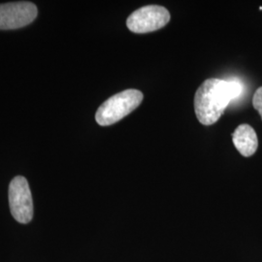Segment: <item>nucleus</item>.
<instances>
[{"instance_id": "1", "label": "nucleus", "mask_w": 262, "mask_h": 262, "mask_svg": "<svg viewBox=\"0 0 262 262\" xmlns=\"http://www.w3.org/2000/svg\"><path fill=\"white\" fill-rule=\"evenodd\" d=\"M242 94V84L237 81L207 79L194 95V111L204 125L217 122L231 100Z\"/></svg>"}, {"instance_id": "2", "label": "nucleus", "mask_w": 262, "mask_h": 262, "mask_svg": "<svg viewBox=\"0 0 262 262\" xmlns=\"http://www.w3.org/2000/svg\"><path fill=\"white\" fill-rule=\"evenodd\" d=\"M143 98L140 91L133 89L113 95L98 108L95 114L96 122L107 126L121 121L140 105Z\"/></svg>"}, {"instance_id": "3", "label": "nucleus", "mask_w": 262, "mask_h": 262, "mask_svg": "<svg viewBox=\"0 0 262 262\" xmlns=\"http://www.w3.org/2000/svg\"><path fill=\"white\" fill-rule=\"evenodd\" d=\"M11 214L19 224H28L33 217V202L28 180L23 176L13 179L9 186Z\"/></svg>"}, {"instance_id": "4", "label": "nucleus", "mask_w": 262, "mask_h": 262, "mask_svg": "<svg viewBox=\"0 0 262 262\" xmlns=\"http://www.w3.org/2000/svg\"><path fill=\"white\" fill-rule=\"evenodd\" d=\"M170 20L168 10L159 5H149L134 11L126 20L134 33H148L164 28Z\"/></svg>"}, {"instance_id": "5", "label": "nucleus", "mask_w": 262, "mask_h": 262, "mask_svg": "<svg viewBox=\"0 0 262 262\" xmlns=\"http://www.w3.org/2000/svg\"><path fill=\"white\" fill-rule=\"evenodd\" d=\"M36 6L28 1L0 4V30L24 28L37 17Z\"/></svg>"}, {"instance_id": "6", "label": "nucleus", "mask_w": 262, "mask_h": 262, "mask_svg": "<svg viewBox=\"0 0 262 262\" xmlns=\"http://www.w3.org/2000/svg\"><path fill=\"white\" fill-rule=\"evenodd\" d=\"M232 140L238 151L244 157H251L257 150V135L249 124L239 125L232 134Z\"/></svg>"}, {"instance_id": "7", "label": "nucleus", "mask_w": 262, "mask_h": 262, "mask_svg": "<svg viewBox=\"0 0 262 262\" xmlns=\"http://www.w3.org/2000/svg\"><path fill=\"white\" fill-rule=\"evenodd\" d=\"M253 105L254 109L259 113L262 119V86L258 88L253 94Z\"/></svg>"}]
</instances>
